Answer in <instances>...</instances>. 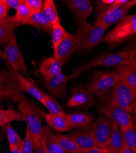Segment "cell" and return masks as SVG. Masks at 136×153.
<instances>
[{"label":"cell","mask_w":136,"mask_h":153,"mask_svg":"<svg viewBox=\"0 0 136 153\" xmlns=\"http://www.w3.org/2000/svg\"><path fill=\"white\" fill-rule=\"evenodd\" d=\"M79 48V39L76 34L66 33L65 37L56 50L54 52L53 56L59 60L63 65Z\"/></svg>","instance_id":"obj_12"},{"label":"cell","mask_w":136,"mask_h":153,"mask_svg":"<svg viewBox=\"0 0 136 153\" xmlns=\"http://www.w3.org/2000/svg\"><path fill=\"white\" fill-rule=\"evenodd\" d=\"M44 150H45V152H46V153H48V152H47V151L45 149H44Z\"/></svg>","instance_id":"obj_47"},{"label":"cell","mask_w":136,"mask_h":153,"mask_svg":"<svg viewBox=\"0 0 136 153\" xmlns=\"http://www.w3.org/2000/svg\"><path fill=\"white\" fill-rule=\"evenodd\" d=\"M82 153H112L110 152V149L108 148H94L89 150L86 151Z\"/></svg>","instance_id":"obj_39"},{"label":"cell","mask_w":136,"mask_h":153,"mask_svg":"<svg viewBox=\"0 0 136 153\" xmlns=\"http://www.w3.org/2000/svg\"><path fill=\"white\" fill-rule=\"evenodd\" d=\"M35 13L34 12L24 1L16 9V13L14 16L15 20L20 23L23 21L30 19Z\"/></svg>","instance_id":"obj_31"},{"label":"cell","mask_w":136,"mask_h":153,"mask_svg":"<svg viewBox=\"0 0 136 153\" xmlns=\"http://www.w3.org/2000/svg\"><path fill=\"white\" fill-rule=\"evenodd\" d=\"M6 130L9 146H15L21 150L23 140L10 124H8L6 125Z\"/></svg>","instance_id":"obj_32"},{"label":"cell","mask_w":136,"mask_h":153,"mask_svg":"<svg viewBox=\"0 0 136 153\" xmlns=\"http://www.w3.org/2000/svg\"><path fill=\"white\" fill-rule=\"evenodd\" d=\"M0 57L3 58L4 60H5V58H4V52L1 50V48H0Z\"/></svg>","instance_id":"obj_45"},{"label":"cell","mask_w":136,"mask_h":153,"mask_svg":"<svg viewBox=\"0 0 136 153\" xmlns=\"http://www.w3.org/2000/svg\"><path fill=\"white\" fill-rule=\"evenodd\" d=\"M130 64L131 65H132V66H134V67L136 68V54L130 61Z\"/></svg>","instance_id":"obj_44"},{"label":"cell","mask_w":136,"mask_h":153,"mask_svg":"<svg viewBox=\"0 0 136 153\" xmlns=\"http://www.w3.org/2000/svg\"><path fill=\"white\" fill-rule=\"evenodd\" d=\"M34 145L33 141L29 130L27 128L26 135L23 140V145L21 149L22 153H33Z\"/></svg>","instance_id":"obj_35"},{"label":"cell","mask_w":136,"mask_h":153,"mask_svg":"<svg viewBox=\"0 0 136 153\" xmlns=\"http://www.w3.org/2000/svg\"><path fill=\"white\" fill-rule=\"evenodd\" d=\"M20 25H27L47 33L49 36H51L53 25L49 21L48 18L42 11L37 12L33 15L30 19L23 21L20 23Z\"/></svg>","instance_id":"obj_16"},{"label":"cell","mask_w":136,"mask_h":153,"mask_svg":"<svg viewBox=\"0 0 136 153\" xmlns=\"http://www.w3.org/2000/svg\"><path fill=\"white\" fill-rule=\"evenodd\" d=\"M58 142L65 153H82L84 151L69 137L60 133H56Z\"/></svg>","instance_id":"obj_26"},{"label":"cell","mask_w":136,"mask_h":153,"mask_svg":"<svg viewBox=\"0 0 136 153\" xmlns=\"http://www.w3.org/2000/svg\"><path fill=\"white\" fill-rule=\"evenodd\" d=\"M43 104L48 110L49 113L56 115H60L66 117L68 114L65 111L63 108L58 103L55 98L51 95L47 94L46 97L43 102Z\"/></svg>","instance_id":"obj_28"},{"label":"cell","mask_w":136,"mask_h":153,"mask_svg":"<svg viewBox=\"0 0 136 153\" xmlns=\"http://www.w3.org/2000/svg\"><path fill=\"white\" fill-rule=\"evenodd\" d=\"M44 118L48 126L58 133L67 132L72 129L66 117L47 113L45 114Z\"/></svg>","instance_id":"obj_22"},{"label":"cell","mask_w":136,"mask_h":153,"mask_svg":"<svg viewBox=\"0 0 136 153\" xmlns=\"http://www.w3.org/2000/svg\"><path fill=\"white\" fill-rule=\"evenodd\" d=\"M72 14L75 16L77 25L87 22V19L91 14L93 7L90 0H68L65 1Z\"/></svg>","instance_id":"obj_13"},{"label":"cell","mask_w":136,"mask_h":153,"mask_svg":"<svg viewBox=\"0 0 136 153\" xmlns=\"http://www.w3.org/2000/svg\"><path fill=\"white\" fill-rule=\"evenodd\" d=\"M66 119L72 128H84L92 123L93 118L90 114L76 113L68 114Z\"/></svg>","instance_id":"obj_25"},{"label":"cell","mask_w":136,"mask_h":153,"mask_svg":"<svg viewBox=\"0 0 136 153\" xmlns=\"http://www.w3.org/2000/svg\"><path fill=\"white\" fill-rule=\"evenodd\" d=\"M5 1L9 8L16 9L17 7L23 3V0H5Z\"/></svg>","instance_id":"obj_40"},{"label":"cell","mask_w":136,"mask_h":153,"mask_svg":"<svg viewBox=\"0 0 136 153\" xmlns=\"http://www.w3.org/2000/svg\"><path fill=\"white\" fill-rule=\"evenodd\" d=\"M63 64L54 56L45 59L39 68V72L45 82L51 80L54 76L62 71Z\"/></svg>","instance_id":"obj_19"},{"label":"cell","mask_w":136,"mask_h":153,"mask_svg":"<svg viewBox=\"0 0 136 153\" xmlns=\"http://www.w3.org/2000/svg\"><path fill=\"white\" fill-rule=\"evenodd\" d=\"M42 12L54 25L60 23V19L58 14L56 6L53 0H45L43 2Z\"/></svg>","instance_id":"obj_27"},{"label":"cell","mask_w":136,"mask_h":153,"mask_svg":"<svg viewBox=\"0 0 136 153\" xmlns=\"http://www.w3.org/2000/svg\"><path fill=\"white\" fill-rule=\"evenodd\" d=\"M41 142L43 148L48 153H65L58 142L56 133L48 125L42 127Z\"/></svg>","instance_id":"obj_15"},{"label":"cell","mask_w":136,"mask_h":153,"mask_svg":"<svg viewBox=\"0 0 136 153\" xmlns=\"http://www.w3.org/2000/svg\"><path fill=\"white\" fill-rule=\"evenodd\" d=\"M19 26L20 23L15 20L14 16L0 19V45L9 44L11 37L14 35L15 30Z\"/></svg>","instance_id":"obj_18"},{"label":"cell","mask_w":136,"mask_h":153,"mask_svg":"<svg viewBox=\"0 0 136 153\" xmlns=\"http://www.w3.org/2000/svg\"><path fill=\"white\" fill-rule=\"evenodd\" d=\"M136 35V14L123 18L104 38L103 41L110 48H114Z\"/></svg>","instance_id":"obj_2"},{"label":"cell","mask_w":136,"mask_h":153,"mask_svg":"<svg viewBox=\"0 0 136 153\" xmlns=\"http://www.w3.org/2000/svg\"><path fill=\"white\" fill-rule=\"evenodd\" d=\"M17 76L20 83L21 90L23 91L28 93L29 94L34 97L41 104L43 103L47 94L42 91L37 86L33 79L30 77L25 78L19 72L16 71Z\"/></svg>","instance_id":"obj_17"},{"label":"cell","mask_w":136,"mask_h":153,"mask_svg":"<svg viewBox=\"0 0 136 153\" xmlns=\"http://www.w3.org/2000/svg\"><path fill=\"white\" fill-rule=\"evenodd\" d=\"M4 52L5 61H7L12 69L17 72H26L27 68L25 62L18 45L15 35L12 36L10 41Z\"/></svg>","instance_id":"obj_10"},{"label":"cell","mask_w":136,"mask_h":153,"mask_svg":"<svg viewBox=\"0 0 136 153\" xmlns=\"http://www.w3.org/2000/svg\"><path fill=\"white\" fill-rule=\"evenodd\" d=\"M109 120L110 123L111 135L110 143L108 148L112 153H121L124 143L123 132L114 122Z\"/></svg>","instance_id":"obj_20"},{"label":"cell","mask_w":136,"mask_h":153,"mask_svg":"<svg viewBox=\"0 0 136 153\" xmlns=\"http://www.w3.org/2000/svg\"><path fill=\"white\" fill-rule=\"evenodd\" d=\"M93 100V95L86 90L79 89L72 95L68 102L67 105L69 107H76L92 103Z\"/></svg>","instance_id":"obj_24"},{"label":"cell","mask_w":136,"mask_h":153,"mask_svg":"<svg viewBox=\"0 0 136 153\" xmlns=\"http://www.w3.org/2000/svg\"><path fill=\"white\" fill-rule=\"evenodd\" d=\"M34 145V153H46L44 149L41 142L39 143H33Z\"/></svg>","instance_id":"obj_41"},{"label":"cell","mask_w":136,"mask_h":153,"mask_svg":"<svg viewBox=\"0 0 136 153\" xmlns=\"http://www.w3.org/2000/svg\"><path fill=\"white\" fill-rule=\"evenodd\" d=\"M120 79L136 90V68L131 65H121L115 71Z\"/></svg>","instance_id":"obj_23"},{"label":"cell","mask_w":136,"mask_h":153,"mask_svg":"<svg viewBox=\"0 0 136 153\" xmlns=\"http://www.w3.org/2000/svg\"><path fill=\"white\" fill-rule=\"evenodd\" d=\"M9 9V7L5 0H0V19H3L8 17Z\"/></svg>","instance_id":"obj_37"},{"label":"cell","mask_w":136,"mask_h":153,"mask_svg":"<svg viewBox=\"0 0 136 153\" xmlns=\"http://www.w3.org/2000/svg\"><path fill=\"white\" fill-rule=\"evenodd\" d=\"M88 132L94 138L99 148H109L110 143L111 129L110 121L107 118L100 117Z\"/></svg>","instance_id":"obj_11"},{"label":"cell","mask_w":136,"mask_h":153,"mask_svg":"<svg viewBox=\"0 0 136 153\" xmlns=\"http://www.w3.org/2000/svg\"><path fill=\"white\" fill-rule=\"evenodd\" d=\"M72 79L71 74L66 76L63 72H61L51 80L45 82V86L47 91L54 96L65 97L66 94V85Z\"/></svg>","instance_id":"obj_14"},{"label":"cell","mask_w":136,"mask_h":153,"mask_svg":"<svg viewBox=\"0 0 136 153\" xmlns=\"http://www.w3.org/2000/svg\"><path fill=\"white\" fill-rule=\"evenodd\" d=\"M24 1L34 12V13L41 12L42 10L44 1L42 0H24Z\"/></svg>","instance_id":"obj_36"},{"label":"cell","mask_w":136,"mask_h":153,"mask_svg":"<svg viewBox=\"0 0 136 153\" xmlns=\"http://www.w3.org/2000/svg\"><path fill=\"white\" fill-rule=\"evenodd\" d=\"M22 116L19 111L8 108L0 110V126H4L17 120H22Z\"/></svg>","instance_id":"obj_29"},{"label":"cell","mask_w":136,"mask_h":153,"mask_svg":"<svg viewBox=\"0 0 136 153\" xmlns=\"http://www.w3.org/2000/svg\"><path fill=\"white\" fill-rule=\"evenodd\" d=\"M100 111L108 120L114 122L122 132L132 127L135 123L131 113L110 104L100 108Z\"/></svg>","instance_id":"obj_8"},{"label":"cell","mask_w":136,"mask_h":153,"mask_svg":"<svg viewBox=\"0 0 136 153\" xmlns=\"http://www.w3.org/2000/svg\"><path fill=\"white\" fill-rule=\"evenodd\" d=\"M66 33V30L61 26L60 23H57L53 26L51 37L54 52H55L56 50L61 41H63Z\"/></svg>","instance_id":"obj_33"},{"label":"cell","mask_w":136,"mask_h":153,"mask_svg":"<svg viewBox=\"0 0 136 153\" xmlns=\"http://www.w3.org/2000/svg\"><path fill=\"white\" fill-rule=\"evenodd\" d=\"M135 121V120H134ZM124 144L136 153V123L125 131L123 132Z\"/></svg>","instance_id":"obj_30"},{"label":"cell","mask_w":136,"mask_h":153,"mask_svg":"<svg viewBox=\"0 0 136 153\" xmlns=\"http://www.w3.org/2000/svg\"><path fill=\"white\" fill-rule=\"evenodd\" d=\"M116 71L100 72L96 73L86 90L91 95L96 94L101 100H103L109 92L120 81Z\"/></svg>","instance_id":"obj_5"},{"label":"cell","mask_w":136,"mask_h":153,"mask_svg":"<svg viewBox=\"0 0 136 153\" xmlns=\"http://www.w3.org/2000/svg\"><path fill=\"white\" fill-rule=\"evenodd\" d=\"M126 52L128 53L129 56V60L131 61V59L135 56L136 54V38L135 39L131 42L126 48Z\"/></svg>","instance_id":"obj_38"},{"label":"cell","mask_w":136,"mask_h":153,"mask_svg":"<svg viewBox=\"0 0 136 153\" xmlns=\"http://www.w3.org/2000/svg\"><path fill=\"white\" fill-rule=\"evenodd\" d=\"M121 153H135V152L123 143V147Z\"/></svg>","instance_id":"obj_42"},{"label":"cell","mask_w":136,"mask_h":153,"mask_svg":"<svg viewBox=\"0 0 136 153\" xmlns=\"http://www.w3.org/2000/svg\"><path fill=\"white\" fill-rule=\"evenodd\" d=\"M115 0H97L95 1L96 17L104 14L108 10L110 6L114 3Z\"/></svg>","instance_id":"obj_34"},{"label":"cell","mask_w":136,"mask_h":153,"mask_svg":"<svg viewBox=\"0 0 136 153\" xmlns=\"http://www.w3.org/2000/svg\"><path fill=\"white\" fill-rule=\"evenodd\" d=\"M11 153H22L21 150L15 146H9Z\"/></svg>","instance_id":"obj_43"},{"label":"cell","mask_w":136,"mask_h":153,"mask_svg":"<svg viewBox=\"0 0 136 153\" xmlns=\"http://www.w3.org/2000/svg\"><path fill=\"white\" fill-rule=\"evenodd\" d=\"M130 65L129 56L126 51H121L116 53H103L91 61L76 69L71 74L72 78L77 77L82 72L92 68L101 66L111 68L121 65Z\"/></svg>","instance_id":"obj_3"},{"label":"cell","mask_w":136,"mask_h":153,"mask_svg":"<svg viewBox=\"0 0 136 153\" xmlns=\"http://www.w3.org/2000/svg\"><path fill=\"white\" fill-rule=\"evenodd\" d=\"M110 104L133 113L136 107V90L120 80L114 88Z\"/></svg>","instance_id":"obj_7"},{"label":"cell","mask_w":136,"mask_h":153,"mask_svg":"<svg viewBox=\"0 0 136 153\" xmlns=\"http://www.w3.org/2000/svg\"><path fill=\"white\" fill-rule=\"evenodd\" d=\"M23 97L16 71L11 68L8 71H0V98L1 100L3 101L8 99L20 102Z\"/></svg>","instance_id":"obj_6"},{"label":"cell","mask_w":136,"mask_h":153,"mask_svg":"<svg viewBox=\"0 0 136 153\" xmlns=\"http://www.w3.org/2000/svg\"><path fill=\"white\" fill-rule=\"evenodd\" d=\"M19 109L22 116V120L26 122L27 128L30 131L33 143L41 142L42 121L46 114L45 111L31 104L25 97L20 101Z\"/></svg>","instance_id":"obj_1"},{"label":"cell","mask_w":136,"mask_h":153,"mask_svg":"<svg viewBox=\"0 0 136 153\" xmlns=\"http://www.w3.org/2000/svg\"><path fill=\"white\" fill-rule=\"evenodd\" d=\"M133 114H134V119L136 123V107L134 108V111H133Z\"/></svg>","instance_id":"obj_46"},{"label":"cell","mask_w":136,"mask_h":153,"mask_svg":"<svg viewBox=\"0 0 136 153\" xmlns=\"http://www.w3.org/2000/svg\"><path fill=\"white\" fill-rule=\"evenodd\" d=\"M69 137L84 151L98 147L94 138L88 131H77L71 134Z\"/></svg>","instance_id":"obj_21"},{"label":"cell","mask_w":136,"mask_h":153,"mask_svg":"<svg viewBox=\"0 0 136 153\" xmlns=\"http://www.w3.org/2000/svg\"><path fill=\"white\" fill-rule=\"evenodd\" d=\"M135 5L136 0H132L120 7L108 9L104 14L96 17L95 23L100 24L107 29L111 25L119 22L127 16L129 11Z\"/></svg>","instance_id":"obj_9"},{"label":"cell","mask_w":136,"mask_h":153,"mask_svg":"<svg viewBox=\"0 0 136 153\" xmlns=\"http://www.w3.org/2000/svg\"><path fill=\"white\" fill-rule=\"evenodd\" d=\"M106 28L100 24L88 22L78 25L76 36L79 39L78 50H90L97 46L104 38Z\"/></svg>","instance_id":"obj_4"}]
</instances>
